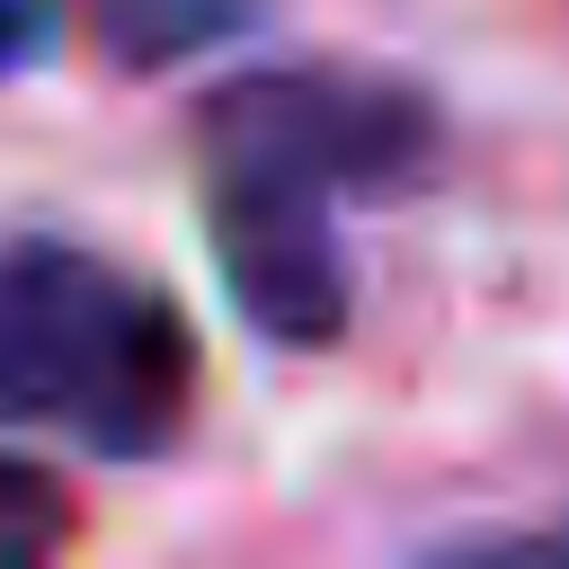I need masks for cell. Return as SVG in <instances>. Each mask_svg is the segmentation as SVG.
<instances>
[{
	"label": "cell",
	"mask_w": 569,
	"mask_h": 569,
	"mask_svg": "<svg viewBox=\"0 0 569 569\" xmlns=\"http://www.w3.org/2000/svg\"><path fill=\"white\" fill-rule=\"evenodd\" d=\"M196 382V329L160 284L53 231L0 240V427L142 462L187 436Z\"/></svg>",
	"instance_id": "1"
},
{
	"label": "cell",
	"mask_w": 569,
	"mask_h": 569,
	"mask_svg": "<svg viewBox=\"0 0 569 569\" xmlns=\"http://www.w3.org/2000/svg\"><path fill=\"white\" fill-rule=\"evenodd\" d=\"M204 178H267L302 196H400L445 160V116L400 71L267 62L196 107Z\"/></svg>",
	"instance_id": "2"
},
{
	"label": "cell",
	"mask_w": 569,
	"mask_h": 569,
	"mask_svg": "<svg viewBox=\"0 0 569 569\" xmlns=\"http://www.w3.org/2000/svg\"><path fill=\"white\" fill-rule=\"evenodd\" d=\"M204 240L222 267L231 311L276 347H329L356 311L347 240L329 222V196L267 187V178H213L204 187Z\"/></svg>",
	"instance_id": "3"
},
{
	"label": "cell",
	"mask_w": 569,
	"mask_h": 569,
	"mask_svg": "<svg viewBox=\"0 0 569 569\" xmlns=\"http://www.w3.org/2000/svg\"><path fill=\"white\" fill-rule=\"evenodd\" d=\"M71 9H80L89 44L133 80L178 71L196 53H222L231 36H249L267 18V0H71Z\"/></svg>",
	"instance_id": "4"
},
{
	"label": "cell",
	"mask_w": 569,
	"mask_h": 569,
	"mask_svg": "<svg viewBox=\"0 0 569 569\" xmlns=\"http://www.w3.org/2000/svg\"><path fill=\"white\" fill-rule=\"evenodd\" d=\"M71 533H80L71 480L44 471V462H27V453H0V569H36Z\"/></svg>",
	"instance_id": "5"
},
{
	"label": "cell",
	"mask_w": 569,
	"mask_h": 569,
	"mask_svg": "<svg viewBox=\"0 0 569 569\" xmlns=\"http://www.w3.org/2000/svg\"><path fill=\"white\" fill-rule=\"evenodd\" d=\"M53 44V0H0V80Z\"/></svg>",
	"instance_id": "6"
},
{
	"label": "cell",
	"mask_w": 569,
	"mask_h": 569,
	"mask_svg": "<svg viewBox=\"0 0 569 569\" xmlns=\"http://www.w3.org/2000/svg\"><path fill=\"white\" fill-rule=\"evenodd\" d=\"M480 551H533V560H569V525H551V533H507V542H480Z\"/></svg>",
	"instance_id": "7"
}]
</instances>
